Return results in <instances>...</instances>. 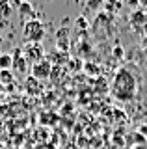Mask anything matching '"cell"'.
Instances as JSON below:
<instances>
[{
    "label": "cell",
    "mask_w": 147,
    "mask_h": 149,
    "mask_svg": "<svg viewBox=\"0 0 147 149\" xmlns=\"http://www.w3.org/2000/svg\"><path fill=\"white\" fill-rule=\"evenodd\" d=\"M112 93L121 101H128L136 93V78L127 69H119L112 84Z\"/></svg>",
    "instance_id": "1"
},
{
    "label": "cell",
    "mask_w": 147,
    "mask_h": 149,
    "mask_svg": "<svg viewBox=\"0 0 147 149\" xmlns=\"http://www.w3.org/2000/svg\"><path fill=\"white\" fill-rule=\"evenodd\" d=\"M45 24L39 21L37 17L28 19V21L22 24V41L24 43H41L45 37Z\"/></svg>",
    "instance_id": "2"
},
{
    "label": "cell",
    "mask_w": 147,
    "mask_h": 149,
    "mask_svg": "<svg viewBox=\"0 0 147 149\" xmlns=\"http://www.w3.org/2000/svg\"><path fill=\"white\" fill-rule=\"evenodd\" d=\"M11 56H13V65H11L13 74L26 77V73H28V69H30V62L24 58V54H22V49H15Z\"/></svg>",
    "instance_id": "3"
},
{
    "label": "cell",
    "mask_w": 147,
    "mask_h": 149,
    "mask_svg": "<svg viewBox=\"0 0 147 149\" xmlns=\"http://www.w3.org/2000/svg\"><path fill=\"white\" fill-rule=\"evenodd\" d=\"M22 54H24V58L32 62V65L37 63L43 60V54H45V49L41 43H26L22 47Z\"/></svg>",
    "instance_id": "4"
},
{
    "label": "cell",
    "mask_w": 147,
    "mask_h": 149,
    "mask_svg": "<svg viewBox=\"0 0 147 149\" xmlns=\"http://www.w3.org/2000/svg\"><path fill=\"white\" fill-rule=\"evenodd\" d=\"M50 73H52V63H50L47 58H43L41 62L32 65V77L39 82L45 80V78H50Z\"/></svg>",
    "instance_id": "5"
},
{
    "label": "cell",
    "mask_w": 147,
    "mask_h": 149,
    "mask_svg": "<svg viewBox=\"0 0 147 149\" xmlns=\"http://www.w3.org/2000/svg\"><path fill=\"white\" fill-rule=\"evenodd\" d=\"M128 22H130L134 28H141V26H145V22H147V13L145 11H141V9H136V11H132L130 13V17H128Z\"/></svg>",
    "instance_id": "6"
},
{
    "label": "cell",
    "mask_w": 147,
    "mask_h": 149,
    "mask_svg": "<svg viewBox=\"0 0 147 149\" xmlns=\"http://www.w3.org/2000/svg\"><path fill=\"white\" fill-rule=\"evenodd\" d=\"M67 37H69L67 28H60L56 32V45H58V50H62V52L67 50Z\"/></svg>",
    "instance_id": "7"
},
{
    "label": "cell",
    "mask_w": 147,
    "mask_h": 149,
    "mask_svg": "<svg viewBox=\"0 0 147 149\" xmlns=\"http://www.w3.org/2000/svg\"><path fill=\"white\" fill-rule=\"evenodd\" d=\"M13 80H15V74H13L11 69L0 71V84H2V86H10V84H13Z\"/></svg>",
    "instance_id": "8"
},
{
    "label": "cell",
    "mask_w": 147,
    "mask_h": 149,
    "mask_svg": "<svg viewBox=\"0 0 147 149\" xmlns=\"http://www.w3.org/2000/svg\"><path fill=\"white\" fill-rule=\"evenodd\" d=\"M17 9H19L21 17H30L32 13H34V4H32V2H19Z\"/></svg>",
    "instance_id": "9"
},
{
    "label": "cell",
    "mask_w": 147,
    "mask_h": 149,
    "mask_svg": "<svg viewBox=\"0 0 147 149\" xmlns=\"http://www.w3.org/2000/svg\"><path fill=\"white\" fill-rule=\"evenodd\" d=\"M13 65V56L8 54V52H2L0 54V71H4V69H11Z\"/></svg>",
    "instance_id": "10"
},
{
    "label": "cell",
    "mask_w": 147,
    "mask_h": 149,
    "mask_svg": "<svg viewBox=\"0 0 147 149\" xmlns=\"http://www.w3.org/2000/svg\"><path fill=\"white\" fill-rule=\"evenodd\" d=\"M88 19H86V15H78L75 19V26H76V30H86L88 28Z\"/></svg>",
    "instance_id": "11"
},
{
    "label": "cell",
    "mask_w": 147,
    "mask_h": 149,
    "mask_svg": "<svg viewBox=\"0 0 147 149\" xmlns=\"http://www.w3.org/2000/svg\"><path fill=\"white\" fill-rule=\"evenodd\" d=\"M26 86L34 88V90H32V93L35 95V93H39V90H37V88H41V82H39V80H35L34 77H28V78H26Z\"/></svg>",
    "instance_id": "12"
},
{
    "label": "cell",
    "mask_w": 147,
    "mask_h": 149,
    "mask_svg": "<svg viewBox=\"0 0 147 149\" xmlns=\"http://www.w3.org/2000/svg\"><path fill=\"white\" fill-rule=\"evenodd\" d=\"M104 8H106L108 11H110V15H112L114 11H119V9L123 8V4H121V2H116V4H104Z\"/></svg>",
    "instance_id": "13"
},
{
    "label": "cell",
    "mask_w": 147,
    "mask_h": 149,
    "mask_svg": "<svg viewBox=\"0 0 147 149\" xmlns=\"http://www.w3.org/2000/svg\"><path fill=\"white\" fill-rule=\"evenodd\" d=\"M84 67H86V71H91V73H93V74H99V69L95 67V65H91V63H86Z\"/></svg>",
    "instance_id": "14"
},
{
    "label": "cell",
    "mask_w": 147,
    "mask_h": 149,
    "mask_svg": "<svg viewBox=\"0 0 147 149\" xmlns=\"http://www.w3.org/2000/svg\"><path fill=\"white\" fill-rule=\"evenodd\" d=\"M123 54V49L121 47H116V49H114V56H121Z\"/></svg>",
    "instance_id": "15"
},
{
    "label": "cell",
    "mask_w": 147,
    "mask_h": 149,
    "mask_svg": "<svg viewBox=\"0 0 147 149\" xmlns=\"http://www.w3.org/2000/svg\"><path fill=\"white\" fill-rule=\"evenodd\" d=\"M101 4L99 2H88V8H99Z\"/></svg>",
    "instance_id": "16"
},
{
    "label": "cell",
    "mask_w": 147,
    "mask_h": 149,
    "mask_svg": "<svg viewBox=\"0 0 147 149\" xmlns=\"http://www.w3.org/2000/svg\"><path fill=\"white\" fill-rule=\"evenodd\" d=\"M4 91H6V86H2V84H0V95H2Z\"/></svg>",
    "instance_id": "17"
},
{
    "label": "cell",
    "mask_w": 147,
    "mask_h": 149,
    "mask_svg": "<svg viewBox=\"0 0 147 149\" xmlns=\"http://www.w3.org/2000/svg\"><path fill=\"white\" fill-rule=\"evenodd\" d=\"M2 43H4V37H2V36H0V45H2Z\"/></svg>",
    "instance_id": "18"
},
{
    "label": "cell",
    "mask_w": 147,
    "mask_h": 149,
    "mask_svg": "<svg viewBox=\"0 0 147 149\" xmlns=\"http://www.w3.org/2000/svg\"><path fill=\"white\" fill-rule=\"evenodd\" d=\"M0 54H2V52H0Z\"/></svg>",
    "instance_id": "19"
}]
</instances>
